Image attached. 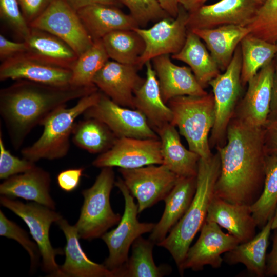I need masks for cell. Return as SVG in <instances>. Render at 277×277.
<instances>
[{"instance_id":"6da1fadb","label":"cell","mask_w":277,"mask_h":277,"mask_svg":"<svg viewBox=\"0 0 277 277\" xmlns=\"http://www.w3.org/2000/svg\"><path fill=\"white\" fill-rule=\"evenodd\" d=\"M221 169L214 196L231 203L251 205L263 188L267 154L263 127L249 126L233 116L226 142L216 147Z\"/></svg>"},{"instance_id":"7a4b0ae2","label":"cell","mask_w":277,"mask_h":277,"mask_svg":"<svg viewBox=\"0 0 277 277\" xmlns=\"http://www.w3.org/2000/svg\"><path fill=\"white\" fill-rule=\"evenodd\" d=\"M98 90L96 86H54L17 80L0 90V115L14 149L23 145L29 133L67 102Z\"/></svg>"},{"instance_id":"3957f363","label":"cell","mask_w":277,"mask_h":277,"mask_svg":"<svg viewBox=\"0 0 277 277\" xmlns=\"http://www.w3.org/2000/svg\"><path fill=\"white\" fill-rule=\"evenodd\" d=\"M221 169L219 153L207 159L200 158L196 176V191L183 217L165 239L156 244L169 251L180 271L188 250L204 223Z\"/></svg>"},{"instance_id":"277c9868","label":"cell","mask_w":277,"mask_h":277,"mask_svg":"<svg viewBox=\"0 0 277 277\" xmlns=\"http://www.w3.org/2000/svg\"><path fill=\"white\" fill-rule=\"evenodd\" d=\"M98 90L80 98L70 108L62 106L43 122V133L32 145L21 151L23 157L33 162L42 159L53 160L65 157L70 148V138L76 119L98 101Z\"/></svg>"},{"instance_id":"5b68a950","label":"cell","mask_w":277,"mask_h":277,"mask_svg":"<svg viewBox=\"0 0 277 277\" xmlns=\"http://www.w3.org/2000/svg\"><path fill=\"white\" fill-rule=\"evenodd\" d=\"M172 112L171 124L179 129L186 140L189 149L201 158L207 159L213 153L209 145V135L215 121L212 93L203 96L175 97L167 103Z\"/></svg>"},{"instance_id":"8992f818","label":"cell","mask_w":277,"mask_h":277,"mask_svg":"<svg viewBox=\"0 0 277 277\" xmlns=\"http://www.w3.org/2000/svg\"><path fill=\"white\" fill-rule=\"evenodd\" d=\"M113 168H101L93 184L82 191L83 203L74 225L81 239L91 241L101 238L121 220V214L112 210L110 201L115 182Z\"/></svg>"},{"instance_id":"52a82bcc","label":"cell","mask_w":277,"mask_h":277,"mask_svg":"<svg viewBox=\"0 0 277 277\" xmlns=\"http://www.w3.org/2000/svg\"><path fill=\"white\" fill-rule=\"evenodd\" d=\"M125 201L124 213L117 226L106 232L101 239L108 249V256L103 264L112 271L115 277L126 264L129 251L134 241L146 233L151 232L155 223L141 222L137 219L138 206L121 178L115 182Z\"/></svg>"},{"instance_id":"ba28073f","label":"cell","mask_w":277,"mask_h":277,"mask_svg":"<svg viewBox=\"0 0 277 277\" xmlns=\"http://www.w3.org/2000/svg\"><path fill=\"white\" fill-rule=\"evenodd\" d=\"M1 205L19 216L28 226L42 257V268L50 276L60 277V267L56 256L64 252L53 247L49 238L50 228L53 223L63 218L55 210L31 202L24 203L14 199L1 196Z\"/></svg>"},{"instance_id":"9c48e42d","label":"cell","mask_w":277,"mask_h":277,"mask_svg":"<svg viewBox=\"0 0 277 277\" xmlns=\"http://www.w3.org/2000/svg\"><path fill=\"white\" fill-rule=\"evenodd\" d=\"M242 54L240 44L235 50L229 65L208 83L214 97L215 121L209 136L212 147L222 146L226 142L227 130L233 116L241 95Z\"/></svg>"},{"instance_id":"30bf717a","label":"cell","mask_w":277,"mask_h":277,"mask_svg":"<svg viewBox=\"0 0 277 277\" xmlns=\"http://www.w3.org/2000/svg\"><path fill=\"white\" fill-rule=\"evenodd\" d=\"M29 25L58 37L66 43L78 56L94 43L77 11L65 0H53Z\"/></svg>"},{"instance_id":"8fae6325","label":"cell","mask_w":277,"mask_h":277,"mask_svg":"<svg viewBox=\"0 0 277 277\" xmlns=\"http://www.w3.org/2000/svg\"><path fill=\"white\" fill-rule=\"evenodd\" d=\"M118 171L132 195L137 201L139 214L164 200L180 177L163 164Z\"/></svg>"},{"instance_id":"7c38bea8","label":"cell","mask_w":277,"mask_h":277,"mask_svg":"<svg viewBox=\"0 0 277 277\" xmlns=\"http://www.w3.org/2000/svg\"><path fill=\"white\" fill-rule=\"evenodd\" d=\"M188 12L180 5L175 18L167 17L154 23L149 28L134 29L143 39L145 48L137 62L141 69L145 63L164 54H175L183 47L186 41Z\"/></svg>"},{"instance_id":"4fadbf2b","label":"cell","mask_w":277,"mask_h":277,"mask_svg":"<svg viewBox=\"0 0 277 277\" xmlns=\"http://www.w3.org/2000/svg\"><path fill=\"white\" fill-rule=\"evenodd\" d=\"M83 114L84 118H94L103 122L117 138H159L140 111L121 106L102 92L97 102Z\"/></svg>"},{"instance_id":"5bb4252c","label":"cell","mask_w":277,"mask_h":277,"mask_svg":"<svg viewBox=\"0 0 277 277\" xmlns=\"http://www.w3.org/2000/svg\"><path fill=\"white\" fill-rule=\"evenodd\" d=\"M162 164L159 138L126 137L117 138L109 150L100 154L92 163L99 168L117 167L124 169Z\"/></svg>"},{"instance_id":"9a60e30c","label":"cell","mask_w":277,"mask_h":277,"mask_svg":"<svg viewBox=\"0 0 277 277\" xmlns=\"http://www.w3.org/2000/svg\"><path fill=\"white\" fill-rule=\"evenodd\" d=\"M239 244L240 242L235 236L224 233L217 224L205 221L196 242L187 251L180 274L182 276L187 269L201 271L205 265L213 268L221 267L224 261L221 255Z\"/></svg>"},{"instance_id":"2e32d148","label":"cell","mask_w":277,"mask_h":277,"mask_svg":"<svg viewBox=\"0 0 277 277\" xmlns=\"http://www.w3.org/2000/svg\"><path fill=\"white\" fill-rule=\"evenodd\" d=\"M261 5L257 0H220L188 12V30L226 25L246 27Z\"/></svg>"},{"instance_id":"e0dca14e","label":"cell","mask_w":277,"mask_h":277,"mask_svg":"<svg viewBox=\"0 0 277 277\" xmlns=\"http://www.w3.org/2000/svg\"><path fill=\"white\" fill-rule=\"evenodd\" d=\"M71 69L47 62L26 52L2 62L0 80H27L54 86L70 85Z\"/></svg>"},{"instance_id":"ac0fdd59","label":"cell","mask_w":277,"mask_h":277,"mask_svg":"<svg viewBox=\"0 0 277 277\" xmlns=\"http://www.w3.org/2000/svg\"><path fill=\"white\" fill-rule=\"evenodd\" d=\"M274 70L272 61L249 81L247 91L233 116L252 127L262 128L265 125L270 113Z\"/></svg>"},{"instance_id":"d6986e66","label":"cell","mask_w":277,"mask_h":277,"mask_svg":"<svg viewBox=\"0 0 277 277\" xmlns=\"http://www.w3.org/2000/svg\"><path fill=\"white\" fill-rule=\"evenodd\" d=\"M138 70L136 66L109 60L94 76L93 83L116 104L135 109L134 93L145 81Z\"/></svg>"},{"instance_id":"ffe728a7","label":"cell","mask_w":277,"mask_h":277,"mask_svg":"<svg viewBox=\"0 0 277 277\" xmlns=\"http://www.w3.org/2000/svg\"><path fill=\"white\" fill-rule=\"evenodd\" d=\"M152 61L163 101L167 104L179 96H203L208 92L199 83L190 67L174 64L169 54L156 56Z\"/></svg>"},{"instance_id":"44dd1931","label":"cell","mask_w":277,"mask_h":277,"mask_svg":"<svg viewBox=\"0 0 277 277\" xmlns=\"http://www.w3.org/2000/svg\"><path fill=\"white\" fill-rule=\"evenodd\" d=\"M50 173L36 165L23 173L10 177L0 184L2 196L21 198L55 210L56 203L50 195Z\"/></svg>"},{"instance_id":"7402d4cb","label":"cell","mask_w":277,"mask_h":277,"mask_svg":"<svg viewBox=\"0 0 277 277\" xmlns=\"http://www.w3.org/2000/svg\"><path fill=\"white\" fill-rule=\"evenodd\" d=\"M56 224L66 240L65 260L60 267V277H115L103 264L95 263L88 258L82 248L75 225H70L63 217Z\"/></svg>"},{"instance_id":"603a6c76","label":"cell","mask_w":277,"mask_h":277,"mask_svg":"<svg viewBox=\"0 0 277 277\" xmlns=\"http://www.w3.org/2000/svg\"><path fill=\"white\" fill-rule=\"evenodd\" d=\"M205 221L215 222L226 229L240 243L247 242L256 235L257 225L248 205L231 203L214 196Z\"/></svg>"},{"instance_id":"cb8c5ba5","label":"cell","mask_w":277,"mask_h":277,"mask_svg":"<svg viewBox=\"0 0 277 277\" xmlns=\"http://www.w3.org/2000/svg\"><path fill=\"white\" fill-rule=\"evenodd\" d=\"M196 176L180 177L164 199V211L148 239L155 244L164 240L190 205L196 189Z\"/></svg>"},{"instance_id":"d4e9b609","label":"cell","mask_w":277,"mask_h":277,"mask_svg":"<svg viewBox=\"0 0 277 277\" xmlns=\"http://www.w3.org/2000/svg\"><path fill=\"white\" fill-rule=\"evenodd\" d=\"M118 7L110 5L93 4L77 11L93 41L100 40L114 31L140 27L130 14L125 13Z\"/></svg>"},{"instance_id":"484cf974","label":"cell","mask_w":277,"mask_h":277,"mask_svg":"<svg viewBox=\"0 0 277 277\" xmlns=\"http://www.w3.org/2000/svg\"><path fill=\"white\" fill-rule=\"evenodd\" d=\"M146 78L143 84L135 92L133 104L135 109L146 117L155 131L172 120V112L163 100L159 82L150 61L145 64Z\"/></svg>"},{"instance_id":"4316f807","label":"cell","mask_w":277,"mask_h":277,"mask_svg":"<svg viewBox=\"0 0 277 277\" xmlns=\"http://www.w3.org/2000/svg\"><path fill=\"white\" fill-rule=\"evenodd\" d=\"M176 127L168 123L157 130L163 164L179 177L196 176L200 156L182 144Z\"/></svg>"},{"instance_id":"83f0119b","label":"cell","mask_w":277,"mask_h":277,"mask_svg":"<svg viewBox=\"0 0 277 277\" xmlns=\"http://www.w3.org/2000/svg\"><path fill=\"white\" fill-rule=\"evenodd\" d=\"M197 35L221 71H225L231 62L242 39L249 33L247 27L226 25L210 29L191 30Z\"/></svg>"},{"instance_id":"f1b7e54d","label":"cell","mask_w":277,"mask_h":277,"mask_svg":"<svg viewBox=\"0 0 277 277\" xmlns=\"http://www.w3.org/2000/svg\"><path fill=\"white\" fill-rule=\"evenodd\" d=\"M273 217L268 220L261 231L250 241L240 243L225 253L223 260L228 264H244L248 272L257 277L266 273V251L272 230Z\"/></svg>"},{"instance_id":"f546056e","label":"cell","mask_w":277,"mask_h":277,"mask_svg":"<svg viewBox=\"0 0 277 277\" xmlns=\"http://www.w3.org/2000/svg\"><path fill=\"white\" fill-rule=\"evenodd\" d=\"M171 58L186 63L204 88L221 73L217 64L201 39L191 30H188L182 48L177 53L172 54Z\"/></svg>"},{"instance_id":"4dcf8cb0","label":"cell","mask_w":277,"mask_h":277,"mask_svg":"<svg viewBox=\"0 0 277 277\" xmlns=\"http://www.w3.org/2000/svg\"><path fill=\"white\" fill-rule=\"evenodd\" d=\"M28 52L47 62L72 69L78 55L64 41L44 30L31 28L25 41Z\"/></svg>"},{"instance_id":"1f68e13d","label":"cell","mask_w":277,"mask_h":277,"mask_svg":"<svg viewBox=\"0 0 277 277\" xmlns=\"http://www.w3.org/2000/svg\"><path fill=\"white\" fill-rule=\"evenodd\" d=\"M155 244L140 236L131 246V254L121 269L118 277H162L169 275L172 268L168 264L156 265L153 258Z\"/></svg>"},{"instance_id":"d6a6232c","label":"cell","mask_w":277,"mask_h":277,"mask_svg":"<svg viewBox=\"0 0 277 277\" xmlns=\"http://www.w3.org/2000/svg\"><path fill=\"white\" fill-rule=\"evenodd\" d=\"M72 135L75 145L94 154L109 150L117 138L105 124L92 117L75 123Z\"/></svg>"},{"instance_id":"836d02e7","label":"cell","mask_w":277,"mask_h":277,"mask_svg":"<svg viewBox=\"0 0 277 277\" xmlns=\"http://www.w3.org/2000/svg\"><path fill=\"white\" fill-rule=\"evenodd\" d=\"M101 40L109 58L136 67L145 48L143 39L134 29L114 31Z\"/></svg>"},{"instance_id":"e575fe53","label":"cell","mask_w":277,"mask_h":277,"mask_svg":"<svg viewBox=\"0 0 277 277\" xmlns=\"http://www.w3.org/2000/svg\"><path fill=\"white\" fill-rule=\"evenodd\" d=\"M240 44L242 54L241 81L244 87L263 67L273 61L277 54V44L248 34Z\"/></svg>"},{"instance_id":"d590c367","label":"cell","mask_w":277,"mask_h":277,"mask_svg":"<svg viewBox=\"0 0 277 277\" xmlns=\"http://www.w3.org/2000/svg\"><path fill=\"white\" fill-rule=\"evenodd\" d=\"M277 206V156L267 155L262 191L250 206L257 227L262 229L273 217Z\"/></svg>"},{"instance_id":"8d00e7d4","label":"cell","mask_w":277,"mask_h":277,"mask_svg":"<svg viewBox=\"0 0 277 277\" xmlns=\"http://www.w3.org/2000/svg\"><path fill=\"white\" fill-rule=\"evenodd\" d=\"M109 59L102 40L94 41L89 49L78 56L71 69L70 84L76 86H95L93 83L94 77Z\"/></svg>"},{"instance_id":"74e56055","label":"cell","mask_w":277,"mask_h":277,"mask_svg":"<svg viewBox=\"0 0 277 277\" xmlns=\"http://www.w3.org/2000/svg\"><path fill=\"white\" fill-rule=\"evenodd\" d=\"M246 27L252 35L277 44V0H265Z\"/></svg>"},{"instance_id":"f35d334b","label":"cell","mask_w":277,"mask_h":277,"mask_svg":"<svg viewBox=\"0 0 277 277\" xmlns=\"http://www.w3.org/2000/svg\"><path fill=\"white\" fill-rule=\"evenodd\" d=\"M0 235L17 242L29 255L30 270L32 271L36 269L41 256L37 245L30 239L24 229L8 219L2 210H0Z\"/></svg>"},{"instance_id":"ab89813d","label":"cell","mask_w":277,"mask_h":277,"mask_svg":"<svg viewBox=\"0 0 277 277\" xmlns=\"http://www.w3.org/2000/svg\"><path fill=\"white\" fill-rule=\"evenodd\" d=\"M116 1L129 9L130 14L140 27H145L150 22L156 23L170 16L162 8L157 0Z\"/></svg>"},{"instance_id":"60d3db41","label":"cell","mask_w":277,"mask_h":277,"mask_svg":"<svg viewBox=\"0 0 277 277\" xmlns=\"http://www.w3.org/2000/svg\"><path fill=\"white\" fill-rule=\"evenodd\" d=\"M0 16L16 35L23 41L27 39L31 27L22 12L18 0H0Z\"/></svg>"},{"instance_id":"b9f144b4","label":"cell","mask_w":277,"mask_h":277,"mask_svg":"<svg viewBox=\"0 0 277 277\" xmlns=\"http://www.w3.org/2000/svg\"><path fill=\"white\" fill-rule=\"evenodd\" d=\"M36 166L35 163L25 158L19 159L7 150L0 132V179L6 180L24 173Z\"/></svg>"},{"instance_id":"7bdbcfd3","label":"cell","mask_w":277,"mask_h":277,"mask_svg":"<svg viewBox=\"0 0 277 277\" xmlns=\"http://www.w3.org/2000/svg\"><path fill=\"white\" fill-rule=\"evenodd\" d=\"M84 170L83 168H71L60 172L56 178L60 189L66 192L75 190L80 184Z\"/></svg>"},{"instance_id":"ee69618b","label":"cell","mask_w":277,"mask_h":277,"mask_svg":"<svg viewBox=\"0 0 277 277\" xmlns=\"http://www.w3.org/2000/svg\"><path fill=\"white\" fill-rule=\"evenodd\" d=\"M53 0H18L22 12L30 24L39 16Z\"/></svg>"},{"instance_id":"f6af8a7d","label":"cell","mask_w":277,"mask_h":277,"mask_svg":"<svg viewBox=\"0 0 277 277\" xmlns=\"http://www.w3.org/2000/svg\"><path fill=\"white\" fill-rule=\"evenodd\" d=\"M263 131L267 155L277 156V117L268 118L263 127Z\"/></svg>"},{"instance_id":"bcb514c9","label":"cell","mask_w":277,"mask_h":277,"mask_svg":"<svg viewBox=\"0 0 277 277\" xmlns=\"http://www.w3.org/2000/svg\"><path fill=\"white\" fill-rule=\"evenodd\" d=\"M28 52L25 41L13 42L0 35V60L3 62L18 54Z\"/></svg>"},{"instance_id":"7dc6e473","label":"cell","mask_w":277,"mask_h":277,"mask_svg":"<svg viewBox=\"0 0 277 277\" xmlns=\"http://www.w3.org/2000/svg\"><path fill=\"white\" fill-rule=\"evenodd\" d=\"M272 236V248L271 252L267 255L266 275L277 276V230H274Z\"/></svg>"},{"instance_id":"c3c4849f","label":"cell","mask_w":277,"mask_h":277,"mask_svg":"<svg viewBox=\"0 0 277 277\" xmlns=\"http://www.w3.org/2000/svg\"><path fill=\"white\" fill-rule=\"evenodd\" d=\"M73 9L77 11L82 8L93 4H103L119 7L121 5L116 0H65Z\"/></svg>"},{"instance_id":"681fc988","label":"cell","mask_w":277,"mask_h":277,"mask_svg":"<svg viewBox=\"0 0 277 277\" xmlns=\"http://www.w3.org/2000/svg\"><path fill=\"white\" fill-rule=\"evenodd\" d=\"M277 117V62L274 64L272 81V95L268 118Z\"/></svg>"},{"instance_id":"f907efd6","label":"cell","mask_w":277,"mask_h":277,"mask_svg":"<svg viewBox=\"0 0 277 277\" xmlns=\"http://www.w3.org/2000/svg\"><path fill=\"white\" fill-rule=\"evenodd\" d=\"M162 8L171 17L175 18L179 13V0H157Z\"/></svg>"},{"instance_id":"816d5d0a","label":"cell","mask_w":277,"mask_h":277,"mask_svg":"<svg viewBox=\"0 0 277 277\" xmlns=\"http://www.w3.org/2000/svg\"><path fill=\"white\" fill-rule=\"evenodd\" d=\"M208 0H179L180 5L188 12L193 11L205 5Z\"/></svg>"},{"instance_id":"f5cc1de1","label":"cell","mask_w":277,"mask_h":277,"mask_svg":"<svg viewBox=\"0 0 277 277\" xmlns=\"http://www.w3.org/2000/svg\"><path fill=\"white\" fill-rule=\"evenodd\" d=\"M271 227L272 230H277V206L273 216Z\"/></svg>"},{"instance_id":"db71d44e","label":"cell","mask_w":277,"mask_h":277,"mask_svg":"<svg viewBox=\"0 0 277 277\" xmlns=\"http://www.w3.org/2000/svg\"><path fill=\"white\" fill-rule=\"evenodd\" d=\"M257 1H258V2L260 3L261 5L263 4L265 1V0H257Z\"/></svg>"}]
</instances>
